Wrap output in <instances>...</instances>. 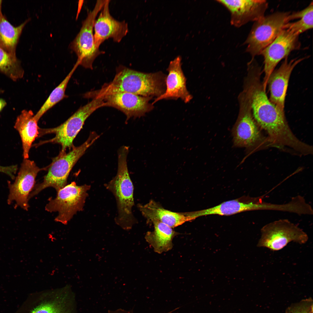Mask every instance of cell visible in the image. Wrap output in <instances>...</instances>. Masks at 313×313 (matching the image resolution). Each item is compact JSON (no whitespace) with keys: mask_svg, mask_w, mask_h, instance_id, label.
Wrapping results in <instances>:
<instances>
[{"mask_svg":"<svg viewBox=\"0 0 313 313\" xmlns=\"http://www.w3.org/2000/svg\"><path fill=\"white\" fill-rule=\"evenodd\" d=\"M248 67L245 91L249 97L255 121L266 131L272 142L280 145L288 143L294 135L288 124L285 112L279 109L267 97L261 81L262 72L259 66L254 62Z\"/></svg>","mask_w":313,"mask_h":313,"instance_id":"cell-1","label":"cell"},{"mask_svg":"<svg viewBox=\"0 0 313 313\" xmlns=\"http://www.w3.org/2000/svg\"><path fill=\"white\" fill-rule=\"evenodd\" d=\"M165 77L161 72L145 73L122 65L117 68L113 80L105 83L96 94L125 92L143 97H159L165 92Z\"/></svg>","mask_w":313,"mask_h":313,"instance_id":"cell-2","label":"cell"},{"mask_svg":"<svg viewBox=\"0 0 313 313\" xmlns=\"http://www.w3.org/2000/svg\"><path fill=\"white\" fill-rule=\"evenodd\" d=\"M129 148L123 146L118 152V169L116 176L105 184L107 189L114 196L117 203V215L115 219L116 223L123 229H131L136 220L132 209L134 205V187L130 177L127 158Z\"/></svg>","mask_w":313,"mask_h":313,"instance_id":"cell-3","label":"cell"},{"mask_svg":"<svg viewBox=\"0 0 313 313\" xmlns=\"http://www.w3.org/2000/svg\"><path fill=\"white\" fill-rule=\"evenodd\" d=\"M99 137L96 132H91L87 140L80 145L73 146L68 153L61 151L52 159L43 182L34 185L29 196V200L46 188L52 187L57 192L67 185L68 178L73 167Z\"/></svg>","mask_w":313,"mask_h":313,"instance_id":"cell-4","label":"cell"},{"mask_svg":"<svg viewBox=\"0 0 313 313\" xmlns=\"http://www.w3.org/2000/svg\"><path fill=\"white\" fill-rule=\"evenodd\" d=\"M91 101L81 107L65 121L59 126L49 129H39V137L47 134L54 133L55 136L52 139L40 143H51L60 144L61 151L70 149L73 145V141L81 130L86 119L96 110L104 107L102 99L96 97Z\"/></svg>","mask_w":313,"mask_h":313,"instance_id":"cell-5","label":"cell"},{"mask_svg":"<svg viewBox=\"0 0 313 313\" xmlns=\"http://www.w3.org/2000/svg\"><path fill=\"white\" fill-rule=\"evenodd\" d=\"M290 12H277L264 16L255 22L245 42L246 51L252 59L261 55L262 51L277 37L288 22Z\"/></svg>","mask_w":313,"mask_h":313,"instance_id":"cell-6","label":"cell"},{"mask_svg":"<svg viewBox=\"0 0 313 313\" xmlns=\"http://www.w3.org/2000/svg\"><path fill=\"white\" fill-rule=\"evenodd\" d=\"M91 186L86 184L78 186L72 182L57 192L56 197H50L45 206L47 211L58 212L54 220L66 225L77 212L83 210L88 191Z\"/></svg>","mask_w":313,"mask_h":313,"instance_id":"cell-7","label":"cell"},{"mask_svg":"<svg viewBox=\"0 0 313 313\" xmlns=\"http://www.w3.org/2000/svg\"><path fill=\"white\" fill-rule=\"evenodd\" d=\"M105 0H97L93 10L88 12L83 21L81 29L70 44V48L76 54V62L86 68L92 69L93 64L99 55L105 53L96 48L94 38L93 26L94 21L100 12Z\"/></svg>","mask_w":313,"mask_h":313,"instance_id":"cell-8","label":"cell"},{"mask_svg":"<svg viewBox=\"0 0 313 313\" xmlns=\"http://www.w3.org/2000/svg\"><path fill=\"white\" fill-rule=\"evenodd\" d=\"M243 95L240 113L233 130L234 144L257 150L272 146L258 128L252 114L248 96L245 94Z\"/></svg>","mask_w":313,"mask_h":313,"instance_id":"cell-9","label":"cell"},{"mask_svg":"<svg viewBox=\"0 0 313 313\" xmlns=\"http://www.w3.org/2000/svg\"><path fill=\"white\" fill-rule=\"evenodd\" d=\"M261 232V237L257 246L272 251L281 250L291 241L303 244L308 239L307 234L302 230L286 219L269 223L262 228Z\"/></svg>","mask_w":313,"mask_h":313,"instance_id":"cell-10","label":"cell"},{"mask_svg":"<svg viewBox=\"0 0 313 313\" xmlns=\"http://www.w3.org/2000/svg\"><path fill=\"white\" fill-rule=\"evenodd\" d=\"M299 36L287 29H283L261 52V55L264 58V73L262 83L265 90L269 77L277 64L287 57L291 52L299 48Z\"/></svg>","mask_w":313,"mask_h":313,"instance_id":"cell-11","label":"cell"},{"mask_svg":"<svg viewBox=\"0 0 313 313\" xmlns=\"http://www.w3.org/2000/svg\"><path fill=\"white\" fill-rule=\"evenodd\" d=\"M95 97L102 98L104 107H113L123 112L126 117V120L131 117L143 116L153 108V105L149 102L152 97H143L125 92L87 95L88 99Z\"/></svg>","mask_w":313,"mask_h":313,"instance_id":"cell-12","label":"cell"},{"mask_svg":"<svg viewBox=\"0 0 313 313\" xmlns=\"http://www.w3.org/2000/svg\"><path fill=\"white\" fill-rule=\"evenodd\" d=\"M45 169L39 168L33 161L24 159L14 182L8 183V204L14 201L17 205L28 211V197L35 185L36 177L39 171Z\"/></svg>","mask_w":313,"mask_h":313,"instance_id":"cell-13","label":"cell"},{"mask_svg":"<svg viewBox=\"0 0 313 313\" xmlns=\"http://www.w3.org/2000/svg\"><path fill=\"white\" fill-rule=\"evenodd\" d=\"M110 1V0H105L100 13L94 23V43L97 49H99L101 45L109 38H112L116 42H121L128 32V24L125 21H118L111 15L109 8Z\"/></svg>","mask_w":313,"mask_h":313,"instance_id":"cell-14","label":"cell"},{"mask_svg":"<svg viewBox=\"0 0 313 313\" xmlns=\"http://www.w3.org/2000/svg\"><path fill=\"white\" fill-rule=\"evenodd\" d=\"M224 6L231 14L230 23L234 26L240 27L251 21L261 19L268 7L264 0H217Z\"/></svg>","mask_w":313,"mask_h":313,"instance_id":"cell-15","label":"cell"},{"mask_svg":"<svg viewBox=\"0 0 313 313\" xmlns=\"http://www.w3.org/2000/svg\"><path fill=\"white\" fill-rule=\"evenodd\" d=\"M305 58H296L290 61L288 57L277 69L274 70L268 79L267 86L269 99L279 109L284 112L286 96L291 73L295 67Z\"/></svg>","mask_w":313,"mask_h":313,"instance_id":"cell-16","label":"cell"},{"mask_svg":"<svg viewBox=\"0 0 313 313\" xmlns=\"http://www.w3.org/2000/svg\"><path fill=\"white\" fill-rule=\"evenodd\" d=\"M181 66L180 56L170 61L167 69L168 73L165 81L166 89L162 94L155 99L152 104L161 99L169 98H180L185 103L192 99V96L187 89L186 79Z\"/></svg>","mask_w":313,"mask_h":313,"instance_id":"cell-17","label":"cell"},{"mask_svg":"<svg viewBox=\"0 0 313 313\" xmlns=\"http://www.w3.org/2000/svg\"><path fill=\"white\" fill-rule=\"evenodd\" d=\"M268 208V203L263 201L260 198L255 199L254 201L248 203L232 200L208 209L190 212V214L194 220L199 217L209 215H229L246 211L267 210Z\"/></svg>","mask_w":313,"mask_h":313,"instance_id":"cell-18","label":"cell"},{"mask_svg":"<svg viewBox=\"0 0 313 313\" xmlns=\"http://www.w3.org/2000/svg\"><path fill=\"white\" fill-rule=\"evenodd\" d=\"M138 207L148 220L159 221L172 228L192 220L189 212L178 213L168 210L152 200L144 205L139 204Z\"/></svg>","mask_w":313,"mask_h":313,"instance_id":"cell-19","label":"cell"},{"mask_svg":"<svg viewBox=\"0 0 313 313\" xmlns=\"http://www.w3.org/2000/svg\"><path fill=\"white\" fill-rule=\"evenodd\" d=\"M34 116L32 110H23L17 117L14 126L21 138L24 159H28L32 144L39 135L38 121Z\"/></svg>","mask_w":313,"mask_h":313,"instance_id":"cell-20","label":"cell"},{"mask_svg":"<svg viewBox=\"0 0 313 313\" xmlns=\"http://www.w3.org/2000/svg\"><path fill=\"white\" fill-rule=\"evenodd\" d=\"M154 230L147 232L145 236L146 241L156 253L161 254L170 250L172 248L173 238L179 234L172 228L158 221H152Z\"/></svg>","mask_w":313,"mask_h":313,"instance_id":"cell-21","label":"cell"},{"mask_svg":"<svg viewBox=\"0 0 313 313\" xmlns=\"http://www.w3.org/2000/svg\"><path fill=\"white\" fill-rule=\"evenodd\" d=\"M30 20L14 27L2 14L0 17V47L14 57H17V46L23 30Z\"/></svg>","mask_w":313,"mask_h":313,"instance_id":"cell-22","label":"cell"},{"mask_svg":"<svg viewBox=\"0 0 313 313\" xmlns=\"http://www.w3.org/2000/svg\"><path fill=\"white\" fill-rule=\"evenodd\" d=\"M313 3L311 2L304 9L290 14L287 20L290 21L296 19H299L293 22H288L284 25L283 29H287L293 33L299 35L304 32L313 28Z\"/></svg>","mask_w":313,"mask_h":313,"instance_id":"cell-23","label":"cell"},{"mask_svg":"<svg viewBox=\"0 0 313 313\" xmlns=\"http://www.w3.org/2000/svg\"><path fill=\"white\" fill-rule=\"evenodd\" d=\"M76 63L63 80L52 91L48 98L34 115L35 119L39 121L43 115L48 110L57 103L67 97L65 94V90L73 73L78 66Z\"/></svg>","mask_w":313,"mask_h":313,"instance_id":"cell-24","label":"cell"},{"mask_svg":"<svg viewBox=\"0 0 313 313\" xmlns=\"http://www.w3.org/2000/svg\"><path fill=\"white\" fill-rule=\"evenodd\" d=\"M0 72L14 81L22 78L24 71L17 57L8 53L0 47Z\"/></svg>","mask_w":313,"mask_h":313,"instance_id":"cell-25","label":"cell"},{"mask_svg":"<svg viewBox=\"0 0 313 313\" xmlns=\"http://www.w3.org/2000/svg\"><path fill=\"white\" fill-rule=\"evenodd\" d=\"M67 305V296L64 295L43 302L31 313H69Z\"/></svg>","mask_w":313,"mask_h":313,"instance_id":"cell-26","label":"cell"},{"mask_svg":"<svg viewBox=\"0 0 313 313\" xmlns=\"http://www.w3.org/2000/svg\"><path fill=\"white\" fill-rule=\"evenodd\" d=\"M313 300L310 297L292 304L286 309L285 313H313Z\"/></svg>","mask_w":313,"mask_h":313,"instance_id":"cell-27","label":"cell"},{"mask_svg":"<svg viewBox=\"0 0 313 313\" xmlns=\"http://www.w3.org/2000/svg\"><path fill=\"white\" fill-rule=\"evenodd\" d=\"M6 104V102L4 100L0 99V112L5 106Z\"/></svg>","mask_w":313,"mask_h":313,"instance_id":"cell-28","label":"cell"},{"mask_svg":"<svg viewBox=\"0 0 313 313\" xmlns=\"http://www.w3.org/2000/svg\"><path fill=\"white\" fill-rule=\"evenodd\" d=\"M2 3V1L0 0V17L1 14H2L1 12V6Z\"/></svg>","mask_w":313,"mask_h":313,"instance_id":"cell-29","label":"cell"}]
</instances>
